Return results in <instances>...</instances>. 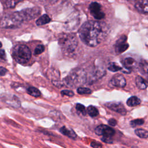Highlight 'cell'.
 Listing matches in <instances>:
<instances>
[{
    "mask_svg": "<svg viewBox=\"0 0 148 148\" xmlns=\"http://www.w3.org/2000/svg\"><path fill=\"white\" fill-rule=\"evenodd\" d=\"M109 28L104 23L98 21H88L80 27L78 34L81 40L87 46L95 47L106 38Z\"/></svg>",
    "mask_w": 148,
    "mask_h": 148,
    "instance_id": "cell-1",
    "label": "cell"
},
{
    "mask_svg": "<svg viewBox=\"0 0 148 148\" xmlns=\"http://www.w3.org/2000/svg\"><path fill=\"white\" fill-rule=\"evenodd\" d=\"M78 44L77 38L75 34H63L58 38V45L62 52L71 54L75 51Z\"/></svg>",
    "mask_w": 148,
    "mask_h": 148,
    "instance_id": "cell-2",
    "label": "cell"
},
{
    "mask_svg": "<svg viewBox=\"0 0 148 148\" xmlns=\"http://www.w3.org/2000/svg\"><path fill=\"white\" fill-rule=\"evenodd\" d=\"M12 55L14 60L19 64L28 62L31 57V51L29 47L23 44L14 46L12 51Z\"/></svg>",
    "mask_w": 148,
    "mask_h": 148,
    "instance_id": "cell-3",
    "label": "cell"
},
{
    "mask_svg": "<svg viewBox=\"0 0 148 148\" xmlns=\"http://www.w3.org/2000/svg\"><path fill=\"white\" fill-rule=\"evenodd\" d=\"M18 12L4 16L0 20V27L3 28H16L23 23Z\"/></svg>",
    "mask_w": 148,
    "mask_h": 148,
    "instance_id": "cell-4",
    "label": "cell"
},
{
    "mask_svg": "<svg viewBox=\"0 0 148 148\" xmlns=\"http://www.w3.org/2000/svg\"><path fill=\"white\" fill-rule=\"evenodd\" d=\"M82 71L71 72L64 80V83L68 86L72 87L79 83L86 82V74Z\"/></svg>",
    "mask_w": 148,
    "mask_h": 148,
    "instance_id": "cell-5",
    "label": "cell"
},
{
    "mask_svg": "<svg viewBox=\"0 0 148 148\" xmlns=\"http://www.w3.org/2000/svg\"><path fill=\"white\" fill-rule=\"evenodd\" d=\"M40 9L38 7L27 8L18 12L23 21H29L35 18L40 13Z\"/></svg>",
    "mask_w": 148,
    "mask_h": 148,
    "instance_id": "cell-6",
    "label": "cell"
},
{
    "mask_svg": "<svg viewBox=\"0 0 148 148\" xmlns=\"http://www.w3.org/2000/svg\"><path fill=\"white\" fill-rule=\"evenodd\" d=\"M101 9V5L96 2H91L88 7L91 14L97 20H101L105 17V13Z\"/></svg>",
    "mask_w": 148,
    "mask_h": 148,
    "instance_id": "cell-7",
    "label": "cell"
},
{
    "mask_svg": "<svg viewBox=\"0 0 148 148\" xmlns=\"http://www.w3.org/2000/svg\"><path fill=\"white\" fill-rule=\"evenodd\" d=\"M95 132L98 135H102L104 137L112 138L116 132L111 127L105 124H101L95 128Z\"/></svg>",
    "mask_w": 148,
    "mask_h": 148,
    "instance_id": "cell-8",
    "label": "cell"
},
{
    "mask_svg": "<svg viewBox=\"0 0 148 148\" xmlns=\"http://www.w3.org/2000/svg\"><path fill=\"white\" fill-rule=\"evenodd\" d=\"M129 45L127 43V37L126 35H123L118 39L114 45V48L115 52L117 54H121L128 49Z\"/></svg>",
    "mask_w": 148,
    "mask_h": 148,
    "instance_id": "cell-9",
    "label": "cell"
},
{
    "mask_svg": "<svg viewBox=\"0 0 148 148\" xmlns=\"http://www.w3.org/2000/svg\"><path fill=\"white\" fill-rule=\"evenodd\" d=\"M105 74V72L103 69L99 68H96L91 71L88 76H86V82H88L90 84H91L101 78Z\"/></svg>",
    "mask_w": 148,
    "mask_h": 148,
    "instance_id": "cell-10",
    "label": "cell"
},
{
    "mask_svg": "<svg viewBox=\"0 0 148 148\" xmlns=\"http://www.w3.org/2000/svg\"><path fill=\"white\" fill-rule=\"evenodd\" d=\"M107 108L109 109L116 112L122 116H125L127 114V110L123 104L120 102H110L105 104Z\"/></svg>",
    "mask_w": 148,
    "mask_h": 148,
    "instance_id": "cell-11",
    "label": "cell"
},
{
    "mask_svg": "<svg viewBox=\"0 0 148 148\" xmlns=\"http://www.w3.org/2000/svg\"><path fill=\"white\" fill-rule=\"evenodd\" d=\"M109 84L110 86L123 88L126 86V80L122 75L116 74L110 79Z\"/></svg>",
    "mask_w": 148,
    "mask_h": 148,
    "instance_id": "cell-12",
    "label": "cell"
},
{
    "mask_svg": "<svg viewBox=\"0 0 148 148\" xmlns=\"http://www.w3.org/2000/svg\"><path fill=\"white\" fill-rule=\"evenodd\" d=\"M136 60L132 58V57H126L125 58L122 64L123 65V68H124V70L123 72L124 73H130L132 68L135 67L136 65Z\"/></svg>",
    "mask_w": 148,
    "mask_h": 148,
    "instance_id": "cell-13",
    "label": "cell"
},
{
    "mask_svg": "<svg viewBox=\"0 0 148 148\" xmlns=\"http://www.w3.org/2000/svg\"><path fill=\"white\" fill-rule=\"evenodd\" d=\"M135 7L138 12L146 14L148 12V1L139 0V1L136 3Z\"/></svg>",
    "mask_w": 148,
    "mask_h": 148,
    "instance_id": "cell-14",
    "label": "cell"
},
{
    "mask_svg": "<svg viewBox=\"0 0 148 148\" xmlns=\"http://www.w3.org/2000/svg\"><path fill=\"white\" fill-rule=\"evenodd\" d=\"M60 132L63 134L64 135H65L71 139H75L77 137V135L76 132L72 129L66 127L65 126H63L61 128H60Z\"/></svg>",
    "mask_w": 148,
    "mask_h": 148,
    "instance_id": "cell-15",
    "label": "cell"
},
{
    "mask_svg": "<svg viewBox=\"0 0 148 148\" xmlns=\"http://www.w3.org/2000/svg\"><path fill=\"white\" fill-rule=\"evenodd\" d=\"M135 83L137 87L140 90H145L147 88V84L146 80L142 76H137L135 78Z\"/></svg>",
    "mask_w": 148,
    "mask_h": 148,
    "instance_id": "cell-16",
    "label": "cell"
},
{
    "mask_svg": "<svg viewBox=\"0 0 148 148\" xmlns=\"http://www.w3.org/2000/svg\"><path fill=\"white\" fill-rule=\"evenodd\" d=\"M51 21L50 17L47 14H43L40 16L37 20L36 21V24L38 26L43 25L46 24Z\"/></svg>",
    "mask_w": 148,
    "mask_h": 148,
    "instance_id": "cell-17",
    "label": "cell"
},
{
    "mask_svg": "<svg viewBox=\"0 0 148 148\" xmlns=\"http://www.w3.org/2000/svg\"><path fill=\"white\" fill-rule=\"evenodd\" d=\"M141 103V100L136 96H132L127 101V105L128 106H135L139 105Z\"/></svg>",
    "mask_w": 148,
    "mask_h": 148,
    "instance_id": "cell-18",
    "label": "cell"
},
{
    "mask_svg": "<svg viewBox=\"0 0 148 148\" xmlns=\"http://www.w3.org/2000/svg\"><path fill=\"white\" fill-rule=\"evenodd\" d=\"M27 92L29 95L34 97H39L41 95L40 91L39 90V89L34 87H29L27 89Z\"/></svg>",
    "mask_w": 148,
    "mask_h": 148,
    "instance_id": "cell-19",
    "label": "cell"
},
{
    "mask_svg": "<svg viewBox=\"0 0 148 148\" xmlns=\"http://www.w3.org/2000/svg\"><path fill=\"white\" fill-rule=\"evenodd\" d=\"M86 112L90 116L92 117H97L99 114L98 110L95 106L92 105H90L89 106H88V108H87Z\"/></svg>",
    "mask_w": 148,
    "mask_h": 148,
    "instance_id": "cell-20",
    "label": "cell"
},
{
    "mask_svg": "<svg viewBox=\"0 0 148 148\" xmlns=\"http://www.w3.org/2000/svg\"><path fill=\"white\" fill-rule=\"evenodd\" d=\"M135 133L136 136L140 138L147 139L148 137V132L145 129L137 128L135 130Z\"/></svg>",
    "mask_w": 148,
    "mask_h": 148,
    "instance_id": "cell-21",
    "label": "cell"
},
{
    "mask_svg": "<svg viewBox=\"0 0 148 148\" xmlns=\"http://www.w3.org/2000/svg\"><path fill=\"white\" fill-rule=\"evenodd\" d=\"M108 69L112 72H117L121 70L123 68L117 65L116 62H110L108 66Z\"/></svg>",
    "mask_w": 148,
    "mask_h": 148,
    "instance_id": "cell-22",
    "label": "cell"
},
{
    "mask_svg": "<svg viewBox=\"0 0 148 148\" xmlns=\"http://www.w3.org/2000/svg\"><path fill=\"white\" fill-rule=\"evenodd\" d=\"M139 68H140L141 72H142L143 74L147 75V68H148L147 61L145 60L141 61L139 63Z\"/></svg>",
    "mask_w": 148,
    "mask_h": 148,
    "instance_id": "cell-23",
    "label": "cell"
},
{
    "mask_svg": "<svg viewBox=\"0 0 148 148\" xmlns=\"http://www.w3.org/2000/svg\"><path fill=\"white\" fill-rule=\"evenodd\" d=\"M76 109L77 112L79 114H81L83 116H86V114H87L86 108L82 103H76Z\"/></svg>",
    "mask_w": 148,
    "mask_h": 148,
    "instance_id": "cell-24",
    "label": "cell"
},
{
    "mask_svg": "<svg viewBox=\"0 0 148 148\" xmlns=\"http://www.w3.org/2000/svg\"><path fill=\"white\" fill-rule=\"evenodd\" d=\"M145 123V120L142 119H137L131 120L130 122V124L132 127H135L136 126L142 125Z\"/></svg>",
    "mask_w": 148,
    "mask_h": 148,
    "instance_id": "cell-25",
    "label": "cell"
},
{
    "mask_svg": "<svg viewBox=\"0 0 148 148\" xmlns=\"http://www.w3.org/2000/svg\"><path fill=\"white\" fill-rule=\"evenodd\" d=\"M23 1V0H6V6L8 8H13L17 3Z\"/></svg>",
    "mask_w": 148,
    "mask_h": 148,
    "instance_id": "cell-26",
    "label": "cell"
},
{
    "mask_svg": "<svg viewBox=\"0 0 148 148\" xmlns=\"http://www.w3.org/2000/svg\"><path fill=\"white\" fill-rule=\"evenodd\" d=\"M77 92L79 94H90L92 92V91L89 88L87 87H79L77 89Z\"/></svg>",
    "mask_w": 148,
    "mask_h": 148,
    "instance_id": "cell-27",
    "label": "cell"
},
{
    "mask_svg": "<svg viewBox=\"0 0 148 148\" xmlns=\"http://www.w3.org/2000/svg\"><path fill=\"white\" fill-rule=\"evenodd\" d=\"M45 51V46L43 45H38L34 50V54L35 55L40 54Z\"/></svg>",
    "mask_w": 148,
    "mask_h": 148,
    "instance_id": "cell-28",
    "label": "cell"
},
{
    "mask_svg": "<svg viewBox=\"0 0 148 148\" xmlns=\"http://www.w3.org/2000/svg\"><path fill=\"white\" fill-rule=\"evenodd\" d=\"M61 94L62 96L66 95V96H68V97H72L74 95V92L72 91L68 90H62L61 91Z\"/></svg>",
    "mask_w": 148,
    "mask_h": 148,
    "instance_id": "cell-29",
    "label": "cell"
},
{
    "mask_svg": "<svg viewBox=\"0 0 148 148\" xmlns=\"http://www.w3.org/2000/svg\"><path fill=\"white\" fill-rule=\"evenodd\" d=\"M90 145L93 148H102L103 147L101 143H100L99 142H97V141L91 142Z\"/></svg>",
    "mask_w": 148,
    "mask_h": 148,
    "instance_id": "cell-30",
    "label": "cell"
},
{
    "mask_svg": "<svg viewBox=\"0 0 148 148\" xmlns=\"http://www.w3.org/2000/svg\"><path fill=\"white\" fill-rule=\"evenodd\" d=\"M101 140L103 142L106 143H109V144L113 143V140L112 138H110V137H104V136H102V138H101Z\"/></svg>",
    "mask_w": 148,
    "mask_h": 148,
    "instance_id": "cell-31",
    "label": "cell"
},
{
    "mask_svg": "<svg viewBox=\"0 0 148 148\" xmlns=\"http://www.w3.org/2000/svg\"><path fill=\"white\" fill-rule=\"evenodd\" d=\"M109 125H110V126H113V127H114L117 125V120L115 119H113V118H111L108 121Z\"/></svg>",
    "mask_w": 148,
    "mask_h": 148,
    "instance_id": "cell-32",
    "label": "cell"
},
{
    "mask_svg": "<svg viewBox=\"0 0 148 148\" xmlns=\"http://www.w3.org/2000/svg\"><path fill=\"white\" fill-rule=\"evenodd\" d=\"M7 69L3 67V66H0V76H4L6 72H7Z\"/></svg>",
    "mask_w": 148,
    "mask_h": 148,
    "instance_id": "cell-33",
    "label": "cell"
},
{
    "mask_svg": "<svg viewBox=\"0 0 148 148\" xmlns=\"http://www.w3.org/2000/svg\"><path fill=\"white\" fill-rule=\"evenodd\" d=\"M5 58V52L3 49L0 50V58L4 59Z\"/></svg>",
    "mask_w": 148,
    "mask_h": 148,
    "instance_id": "cell-34",
    "label": "cell"
},
{
    "mask_svg": "<svg viewBox=\"0 0 148 148\" xmlns=\"http://www.w3.org/2000/svg\"><path fill=\"white\" fill-rule=\"evenodd\" d=\"M2 43L0 42V48L2 47Z\"/></svg>",
    "mask_w": 148,
    "mask_h": 148,
    "instance_id": "cell-35",
    "label": "cell"
},
{
    "mask_svg": "<svg viewBox=\"0 0 148 148\" xmlns=\"http://www.w3.org/2000/svg\"><path fill=\"white\" fill-rule=\"evenodd\" d=\"M132 148H138V147H132Z\"/></svg>",
    "mask_w": 148,
    "mask_h": 148,
    "instance_id": "cell-36",
    "label": "cell"
}]
</instances>
